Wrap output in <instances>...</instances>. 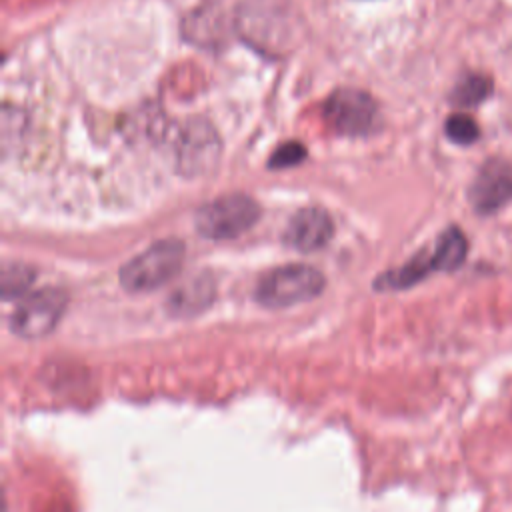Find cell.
<instances>
[{
    "label": "cell",
    "mask_w": 512,
    "mask_h": 512,
    "mask_svg": "<svg viewBox=\"0 0 512 512\" xmlns=\"http://www.w3.org/2000/svg\"><path fill=\"white\" fill-rule=\"evenodd\" d=\"M184 244L176 238L154 242L120 268V284L128 292H152L170 282L182 268Z\"/></svg>",
    "instance_id": "obj_1"
},
{
    "label": "cell",
    "mask_w": 512,
    "mask_h": 512,
    "mask_svg": "<svg viewBox=\"0 0 512 512\" xmlns=\"http://www.w3.org/2000/svg\"><path fill=\"white\" fill-rule=\"evenodd\" d=\"M324 290V276L308 264H286L266 272L254 290L258 304L286 308L316 298Z\"/></svg>",
    "instance_id": "obj_2"
},
{
    "label": "cell",
    "mask_w": 512,
    "mask_h": 512,
    "mask_svg": "<svg viewBox=\"0 0 512 512\" xmlns=\"http://www.w3.org/2000/svg\"><path fill=\"white\" fill-rule=\"evenodd\" d=\"M260 218V206L246 194H224L206 202L194 218L200 236L230 240L250 230Z\"/></svg>",
    "instance_id": "obj_3"
},
{
    "label": "cell",
    "mask_w": 512,
    "mask_h": 512,
    "mask_svg": "<svg viewBox=\"0 0 512 512\" xmlns=\"http://www.w3.org/2000/svg\"><path fill=\"white\" fill-rule=\"evenodd\" d=\"M322 116L340 136H366L376 130L380 120L376 100L358 88L334 90L324 100Z\"/></svg>",
    "instance_id": "obj_4"
},
{
    "label": "cell",
    "mask_w": 512,
    "mask_h": 512,
    "mask_svg": "<svg viewBox=\"0 0 512 512\" xmlns=\"http://www.w3.org/2000/svg\"><path fill=\"white\" fill-rule=\"evenodd\" d=\"M68 296L60 288H42L20 300L10 314L8 326L20 338H42L50 334L66 310Z\"/></svg>",
    "instance_id": "obj_5"
},
{
    "label": "cell",
    "mask_w": 512,
    "mask_h": 512,
    "mask_svg": "<svg viewBox=\"0 0 512 512\" xmlns=\"http://www.w3.org/2000/svg\"><path fill=\"white\" fill-rule=\"evenodd\" d=\"M512 200V166L504 160H488L470 186V202L480 214L500 210Z\"/></svg>",
    "instance_id": "obj_6"
},
{
    "label": "cell",
    "mask_w": 512,
    "mask_h": 512,
    "mask_svg": "<svg viewBox=\"0 0 512 512\" xmlns=\"http://www.w3.org/2000/svg\"><path fill=\"white\" fill-rule=\"evenodd\" d=\"M334 234L332 218L318 206L298 210L284 230V242L300 252L324 248Z\"/></svg>",
    "instance_id": "obj_7"
},
{
    "label": "cell",
    "mask_w": 512,
    "mask_h": 512,
    "mask_svg": "<svg viewBox=\"0 0 512 512\" xmlns=\"http://www.w3.org/2000/svg\"><path fill=\"white\" fill-rule=\"evenodd\" d=\"M178 166L188 174L208 170L218 158L216 134L204 122H190L178 136Z\"/></svg>",
    "instance_id": "obj_8"
},
{
    "label": "cell",
    "mask_w": 512,
    "mask_h": 512,
    "mask_svg": "<svg viewBox=\"0 0 512 512\" xmlns=\"http://www.w3.org/2000/svg\"><path fill=\"white\" fill-rule=\"evenodd\" d=\"M214 298V282L204 276H194L178 286L166 300V308L172 316H192L210 306Z\"/></svg>",
    "instance_id": "obj_9"
},
{
    "label": "cell",
    "mask_w": 512,
    "mask_h": 512,
    "mask_svg": "<svg viewBox=\"0 0 512 512\" xmlns=\"http://www.w3.org/2000/svg\"><path fill=\"white\" fill-rule=\"evenodd\" d=\"M438 258H440V264H442V270H454L458 268L464 258H466V250H468V242L464 238V234L458 230V228H448L440 234V238L436 240V246H434Z\"/></svg>",
    "instance_id": "obj_10"
},
{
    "label": "cell",
    "mask_w": 512,
    "mask_h": 512,
    "mask_svg": "<svg viewBox=\"0 0 512 512\" xmlns=\"http://www.w3.org/2000/svg\"><path fill=\"white\" fill-rule=\"evenodd\" d=\"M34 270L22 262H4L2 266V298H22L34 282Z\"/></svg>",
    "instance_id": "obj_11"
},
{
    "label": "cell",
    "mask_w": 512,
    "mask_h": 512,
    "mask_svg": "<svg viewBox=\"0 0 512 512\" xmlns=\"http://www.w3.org/2000/svg\"><path fill=\"white\" fill-rule=\"evenodd\" d=\"M490 94V80L482 74H470L454 88V100L460 106H476Z\"/></svg>",
    "instance_id": "obj_12"
},
{
    "label": "cell",
    "mask_w": 512,
    "mask_h": 512,
    "mask_svg": "<svg viewBox=\"0 0 512 512\" xmlns=\"http://www.w3.org/2000/svg\"><path fill=\"white\" fill-rule=\"evenodd\" d=\"M444 130H446V136L456 144H472L480 134L478 124L466 114L448 116Z\"/></svg>",
    "instance_id": "obj_13"
},
{
    "label": "cell",
    "mask_w": 512,
    "mask_h": 512,
    "mask_svg": "<svg viewBox=\"0 0 512 512\" xmlns=\"http://www.w3.org/2000/svg\"><path fill=\"white\" fill-rule=\"evenodd\" d=\"M306 158V148L300 144V142H284L280 144L272 156L268 158V168L270 170H280V168H290V166H296L300 164L302 160Z\"/></svg>",
    "instance_id": "obj_14"
}]
</instances>
